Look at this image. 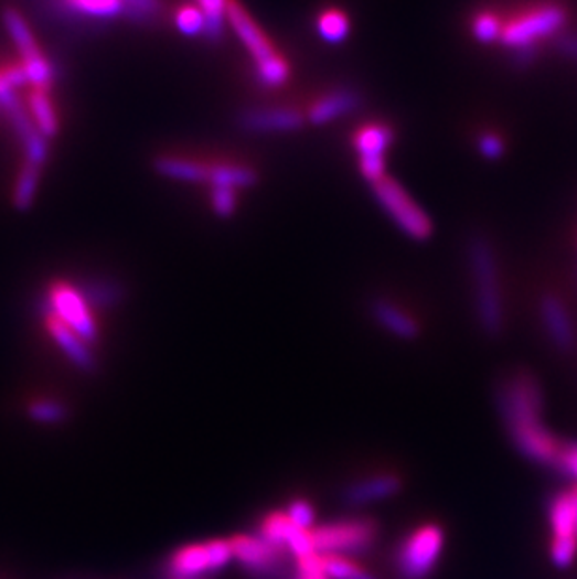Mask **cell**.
<instances>
[{
    "label": "cell",
    "instance_id": "cell-21",
    "mask_svg": "<svg viewBox=\"0 0 577 579\" xmlns=\"http://www.w3.org/2000/svg\"><path fill=\"white\" fill-rule=\"evenodd\" d=\"M58 12L75 18L113 19L125 13L122 0H53Z\"/></svg>",
    "mask_w": 577,
    "mask_h": 579
},
{
    "label": "cell",
    "instance_id": "cell-40",
    "mask_svg": "<svg viewBox=\"0 0 577 579\" xmlns=\"http://www.w3.org/2000/svg\"><path fill=\"white\" fill-rule=\"evenodd\" d=\"M19 107H23V104L19 101L15 88L10 87L7 79L0 74V109L10 115V112L18 111Z\"/></svg>",
    "mask_w": 577,
    "mask_h": 579
},
{
    "label": "cell",
    "instance_id": "cell-20",
    "mask_svg": "<svg viewBox=\"0 0 577 579\" xmlns=\"http://www.w3.org/2000/svg\"><path fill=\"white\" fill-rule=\"evenodd\" d=\"M154 168L160 175L182 182H209L211 165L190 160V158L160 157L154 162Z\"/></svg>",
    "mask_w": 577,
    "mask_h": 579
},
{
    "label": "cell",
    "instance_id": "cell-2",
    "mask_svg": "<svg viewBox=\"0 0 577 579\" xmlns=\"http://www.w3.org/2000/svg\"><path fill=\"white\" fill-rule=\"evenodd\" d=\"M568 23V10L557 0L533 2L522 12L514 13L504 21L503 34L499 44L512 51L515 61L528 64L536 55V50L546 40L557 37Z\"/></svg>",
    "mask_w": 577,
    "mask_h": 579
},
{
    "label": "cell",
    "instance_id": "cell-9",
    "mask_svg": "<svg viewBox=\"0 0 577 579\" xmlns=\"http://www.w3.org/2000/svg\"><path fill=\"white\" fill-rule=\"evenodd\" d=\"M233 557L229 540H211L206 544H192L179 549L169 561V573L174 579H190L209 570L225 567Z\"/></svg>",
    "mask_w": 577,
    "mask_h": 579
},
{
    "label": "cell",
    "instance_id": "cell-3",
    "mask_svg": "<svg viewBox=\"0 0 577 579\" xmlns=\"http://www.w3.org/2000/svg\"><path fill=\"white\" fill-rule=\"evenodd\" d=\"M467 257L480 329L488 336H499L504 326V299L495 249L488 238L477 235L469 240Z\"/></svg>",
    "mask_w": 577,
    "mask_h": 579
},
{
    "label": "cell",
    "instance_id": "cell-18",
    "mask_svg": "<svg viewBox=\"0 0 577 579\" xmlns=\"http://www.w3.org/2000/svg\"><path fill=\"white\" fill-rule=\"evenodd\" d=\"M402 487V480L394 476V474H381V476H373L370 480H362L356 482L353 486H349L343 493V501L345 505L361 506L373 503V501H381V498L391 497L394 493L399 492Z\"/></svg>",
    "mask_w": 577,
    "mask_h": 579
},
{
    "label": "cell",
    "instance_id": "cell-42",
    "mask_svg": "<svg viewBox=\"0 0 577 579\" xmlns=\"http://www.w3.org/2000/svg\"><path fill=\"white\" fill-rule=\"evenodd\" d=\"M0 111H2V109H0Z\"/></svg>",
    "mask_w": 577,
    "mask_h": 579
},
{
    "label": "cell",
    "instance_id": "cell-27",
    "mask_svg": "<svg viewBox=\"0 0 577 579\" xmlns=\"http://www.w3.org/2000/svg\"><path fill=\"white\" fill-rule=\"evenodd\" d=\"M504 19L496 12L484 10L477 13L472 19V36L479 40L480 44H499L501 34H503Z\"/></svg>",
    "mask_w": 577,
    "mask_h": 579
},
{
    "label": "cell",
    "instance_id": "cell-30",
    "mask_svg": "<svg viewBox=\"0 0 577 579\" xmlns=\"http://www.w3.org/2000/svg\"><path fill=\"white\" fill-rule=\"evenodd\" d=\"M323 567L330 579H375L342 555H323Z\"/></svg>",
    "mask_w": 577,
    "mask_h": 579
},
{
    "label": "cell",
    "instance_id": "cell-29",
    "mask_svg": "<svg viewBox=\"0 0 577 579\" xmlns=\"http://www.w3.org/2000/svg\"><path fill=\"white\" fill-rule=\"evenodd\" d=\"M229 0H197V8L205 15V34L211 40H220L224 34Z\"/></svg>",
    "mask_w": 577,
    "mask_h": 579
},
{
    "label": "cell",
    "instance_id": "cell-28",
    "mask_svg": "<svg viewBox=\"0 0 577 579\" xmlns=\"http://www.w3.org/2000/svg\"><path fill=\"white\" fill-rule=\"evenodd\" d=\"M349 18L340 10H327L319 15L317 21V31L319 36L323 37L329 44H342L343 40L349 36Z\"/></svg>",
    "mask_w": 577,
    "mask_h": 579
},
{
    "label": "cell",
    "instance_id": "cell-26",
    "mask_svg": "<svg viewBox=\"0 0 577 579\" xmlns=\"http://www.w3.org/2000/svg\"><path fill=\"white\" fill-rule=\"evenodd\" d=\"M40 169L34 163L25 162L19 173L18 184L13 190V206L18 211L26 212L31 208L36 197L38 184H40Z\"/></svg>",
    "mask_w": 577,
    "mask_h": 579
},
{
    "label": "cell",
    "instance_id": "cell-37",
    "mask_svg": "<svg viewBox=\"0 0 577 579\" xmlns=\"http://www.w3.org/2000/svg\"><path fill=\"white\" fill-rule=\"evenodd\" d=\"M212 206L217 216L229 218L236 208V190L231 187H214L212 190Z\"/></svg>",
    "mask_w": 577,
    "mask_h": 579
},
{
    "label": "cell",
    "instance_id": "cell-39",
    "mask_svg": "<svg viewBox=\"0 0 577 579\" xmlns=\"http://www.w3.org/2000/svg\"><path fill=\"white\" fill-rule=\"evenodd\" d=\"M287 516L291 517L292 524L298 525L300 529L308 530H310L311 524H313V519H316L313 508H311L310 503H306V501H295V503H291L289 511H287Z\"/></svg>",
    "mask_w": 577,
    "mask_h": 579
},
{
    "label": "cell",
    "instance_id": "cell-19",
    "mask_svg": "<svg viewBox=\"0 0 577 579\" xmlns=\"http://www.w3.org/2000/svg\"><path fill=\"white\" fill-rule=\"evenodd\" d=\"M370 310H372V315L375 318V321L383 324L386 331L396 334L397 337L413 340V337L418 336V332H420L415 319L407 315L402 308H397L396 304L388 302V300H373Z\"/></svg>",
    "mask_w": 577,
    "mask_h": 579
},
{
    "label": "cell",
    "instance_id": "cell-23",
    "mask_svg": "<svg viewBox=\"0 0 577 579\" xmlns=\"http://www.w3.org/2000/svg\"><path fill=\"white\" fill-rule=\"evenodd\" d=\"M88 305L109 310L125 299V287L113 280H90L79 289Z\"/></svg>",
    "mask_w": 577,
    "mask_h": 579
},
{
    "label": "cell",
    "instance_id": "cell-22",
    "mask_svg": "<svg viewBox=\"0 0 577 579\" xmlns=\"http://www.w3.org/2000/svg\"><path fill=\"white\" fill-rule=\"evenodd\" d=\"M547 517L552 525L553 538H577L576 514L570 492L557 493L547 505Z\"/></svg>",
    "mask_w": 577,
    "mask_h": 579
},
{
    "label": "cell",
    "instance_id": "cell-10",
    "mask_svg": "<svg viewBox=\"0 0 577 579\" xmlns=\"http://www.w3.org/2000/svg\"><path fill=\"white\" fill-rule=\"evenodd\" d=\"M233 557L243 562L249 572L263 578H274L281 568L286 549L267 543L263 536L238 535L231 538Z\"/></svg>",
    "mask_w": 577,
    "mask_h": 579
},
{
    "label": "cell",
    "instance_id": "cell-24",
    "mask_svg": "<svg viewBox=\"0 0 577 579\" xmlns=\"http://www.w3.org/2000/svg\"><path fill=\"white\" fill-rule=\"evenodd\" d=\"M255 182H257V173L246 165H235V163L211 165L209 184H212V187L238 190V187L254 186Z\"/></svg>",
    "mask_w": 577,
    "mask_h": 579
},
{
    "label": "cell",
    "instance_id": "cell-25",
    "mask_svg": "<svg viewBox=\"0 0 577 579\" xmlns=\"http://www.w3.org/2000/svg\"><path fill=\"white\" fill-rule=\"evenodd\" d=\"M29 104H31L32 117H34L38 130L42 131L47 139L55 138L58 131V120L51 106L47 88L32 87Z\"/></svg>",
    "mask_w": 577,
    "mask_h": 579
},
{
    "label": "cell",
    "instance_id": "cell-41",
    "mask_svg": "<svg viewBox=\"0 0 577 579\" xmlns=\"http://www.w3.org/2000/svg\"><path fill=\"white\" fill-rule=\"evenodd\" d=\"M571 505H574V514H576V525H577V486L574 490H570Z\"/></svg>",
    "mask_w": 577,
    "mask_h": 579
},
{
    "label": "cell",
    "instance_id": "cell-16",
    "mask_svg": "<svg viewBox=\"0 0 577 579\" xmlns=\"http://www.w3.org/2000/svg\"><path fill=\"white\" fill-rule=\"evenodd\" d=\"M45 318H47L51 336L55 340L56 345L64 351V355L68 356L70 361L74 362L75 366L83 372H94L96 361H94L93 351L88 347V343L55 315H45Z\"/></svg>",
    "mask_w": 577,
    "mask_h": 579
},
{
    "label": "cell",
    "instance_id": "cell-5",
    "mask_svg": "<svg viewBox=\"0 0 577 579\" xmlns=\"http://www.w3.org/2000/svg\"><path fill=\"white\" fill-rule=\"evenodd\" d=\"M317 554L345 555L366 554L377 538V525L372 519H348L323 525L311 530Z\"/></svg>",
    "mask_w": 577,
    "mask_h": 579
},
{
    "label": "cell",
    "instance_id": "cell-38",
    "mask_svg": "<svg viewBox=\"0 0 577 579\" xmlns=\"http://www.w3.org/2000/svg\"><path fill=\"white\" fill-rule=\"evenodd\" d=\"M125 13L136 19L154 18L160 12V0H122Z\"/></svg>",
    "mask_w": 577,
    "mask_h": 579
},
{
    "label": "cell",
    "instance_id": "cell-11",
    "mask_svg": "<svg viewBox=\"0 0 577 579\" xmlns=\"http://www.w3.org/2000/svg\"><path fill=\"white\" fill-rule=\"evenodd\" d=\"M394 141V133L385 125H367L354 133L353 144L361 154L362 175L377 182L385 176V154Z\"/></svg>",
    "mask_w": 577,
    "mask_h": 579
},
{
    "label": "cell",
    "instance_id": "cell-15",
    "mask_svg": "<svg viewBox=\"0 0 577 579\" xmlns=\"http://www.w3.org/2000/svg\"><path fill=\"white\" fill-rule=\"evenodd\" d=\"M304 120V115L292 107H255L241 115V126L254 133L300 130Z\"/></svg>",
    "mask_w": 577,
    "mask_h": 579
},
{
    "label": "cell",
    "instance_id": "cell-17",
    "mask_svg": "<svg viewBox=\"0 0 577 579\" xmlns=\"http://www.w3.org/2000/svg\"><path fill=\"white\" fill-rule=\"evenodd\" d=\"M361 94L351 88H342L327 94L321 100H317L308 111V120L311 125H327L332 120L340 119L343 115L354 111L361 106Z\"/></svg>",
    "mask_w": 577,
    "mask_h": 579
},
{
    "label": "cell",
    "instance_id": "cell-34",
    "mask_svg": "<svg viewBox=\"0 0 577 579\" xmlns=\"http://www.w3.org/2000/svg\"><path fill=\"white\" fill-rule=\"evenodd\" d=\"M577 538H553L552 561L555 567H570L576 559Z\"/></svg>",
    "mask_w": 577,
    "mask_h": 579
},
{
    "label": "cell",
    "instance_id": "cell-32",
    "mask_svg": "<svg viewBox=\"0 0 577 579\" xmlns=\"http://www.w3.org/2000/svg\"><path fill=\"white\" fill-rule=\"evenodd\" d=\"M177 26L182 34L186 36H195L199 32H205V15L195 7H182L177 12Z\"/></svg>",
    "mask_w": 577,
    "mask_h": 579
},
{
    "label": "cell",
    "instance_id": "cell-8",
    "mask_svg": "<svg viewBox=\"0 0 577 579\" xmlns=\"http://www.w3.org/2000/svg\"><path fill=\"white\" fill-rule=\"evenodd\" d=\"M2 21L7 25L10 37L13 44L18 47L19 53L23 56V68H25L26 77L32 87L50 88L53 77H55V69L45 61L44 55L38 50L36 42L32 37L31 29L25 23V19L21 18V13L15 12L13 8H7L2 13Z\"/></svg>",
    "mask_w": 577,
    "mask_h": 579
},
{
    "label": "cell",
    "instance_id": "cell-12",
    "mask_svg": "<svg viewBox=\"0 0 577 579\" xmlns=\"http://www.w3.org/2000/svg\"><path fill=\"white\" fill-rule=\"evenodd\" d=\"M227 21L233 26L236 36L241 37L244 47L248 50L249 55L254 58L255 66L268 63L276 56L280 55L273 42L268 40L267 34L261 31V26L255 23L254 18L249 15L248 10L238 2L229 0L227 4Z\"/></svg>",
    "mask_w": 577,
    "mask_h": 579
},
{
    "label": "cell",
    "instance_id": "cell-31",
    "mask_svg": "<svg viewBox=\"0 0 577 579\" xmlns=\"http://www.w3.org/2000/svg\"><path fill=\"white\" fill-rule=\"evenodd\" d=\"M66 415H68L66 407L56 401H38L29 407V417L40 423L63 422Z\"/></svg>",
    "mask_w": 577,
    "mask_h": 579
},
{
    "label": "cell",
    "instance_id": "cell-1",
    "mask_svg": "<svg viewBox=\"0 0 577 579\" xmlns=\"http://www.w3.org/2000/svg\"><path fill=\"white\" fill-rule=\"evenodd\" d=\"M542 404L541 385L533 375H514L499 388V411L515 449L534 463L555 468L560 444L542 422Z\"/></svg>",
    "mask_w": 577,
    "mask_h": 579
},
{
    "label": "cell",
    "instance_id": "cell-4",
    "mask_svg": "<svg viewBox=\"0 0 577 579\" xmlns=\"http://www.w3.org/2000/svg\"><path fill=\"white\" fill-rule=\"evenodd\" d=\"M372 190L383 211L394 219V224L404 230L407 237L424 243L434 235V222L423 211V206L405 192V187L399 182L385 175L380 181L373 182Z\"/></svg>",
    "mask_w": 577,
    "mask_h": 579
},
{
    "label": "cell",
    "instance_id": "cell-6",
    "mask_svg": "<svg viewBox=\"0 0 577 579\" xmlns=\"http://www.w3.org/2000/svg\"><path fill=\"white\" fill-rule=\"evenodd\" d=\"M445 535L439 525H424L402 544L397 572L402 579H426L441 557Z\"/></svg>",
    "mask_w": 577,
    "mask_h": 579
},
{
    "label": "cell",
    "instance_id": "cell-14",
    "mask_svg": "<svg viewBox=\"0 0 577 579\" xmlns=\"http://www.w3.org/2000/svg\"><path fill=\"white\" fill-rule=\"evenodd\" d=\"M541 318L553 347L560 353H570L576 347V329L565 300L559 294H544L541 299Z\"/></svg>",
    "mask_w": 577,
    "mask_h": 579
},
{
    "label": "cell",
    "instance_id": "cell-35",
    "mask_svg": "<svg viewBox=\"0 0 577 579\" xmlns=\"http://www.w3.org/2000/svg\"><path fill=\"white\" fill-rule=\"evenodd\" d=\"M477 149H479L482 157L488 158V160H499L503 158L504 152H506V143L504 139L495 133V131H484L480 133L479 141H477Z\"/></svg>",
    "mask_w": 577,
    "mask_h": 579
},
{
    "label": "cell",
    "instance_id": "cell-13",
    "mask_svg": "<svg viewBox=\"0 0 577 579\" xmlns=\"http://www.w3.org/2000/svg\"><path fill=\"white\" fill-rule=\"evenodd\" d=\"M261 536L267 543L278 546V548L289 549L295 557L313 554V536L311 530L300 529L292 524L291 517L287 512H273L268 514L261 524Z\"/></svg>",
    "mask_w": 577,
    "mask_h": 579
},
{
    "label": "cell",
    "instance_id": "cell-7",
    "mask_svg": "<svg viewBox=\"0 0 577 579\" xmlns=\"http://www.w3.org/2000/svg\"><path fill=\"white\" fill-rule=\"evenodd\" d=\"M42 313L61 319L87 343L98 340V329L90 305L83 299V294L68 283H55L51 287L50 294L42 304Z\"/></svg>",
    "mask_w": 577,
    "mask_h": 579
},
{
    "label": "cell",
    "instance_id": "cell-33",
    "mask_svg": "<svg viewBox=\"0 0 577 579\" xmlns=\"http://www.w3.org/2000/svg\"><path fill=\"white\" fill-rule=\"evenodd\" d=\"M292 579H330L329 573L324 572L323 555L313 551L298 557L297 573Z\"/></svg>",
    "mask_w": 577,
    "mask_h": 579
},
{
    "label": "cell",
    "instance_id": "cell-36",
    "mask_svg": "<svg viewBox=\"0 0 577 579\" xmlns=\"http://www.w3.org/2000/svg\"><path fill=\"white\" fill-rule=\"evenodd\" d=\"M555 469L577 482V441L560 444L559 455L555 461Z\"/></svg>",
    "mask_w": 577,
    "mask_h": 579
}]
</instances>
